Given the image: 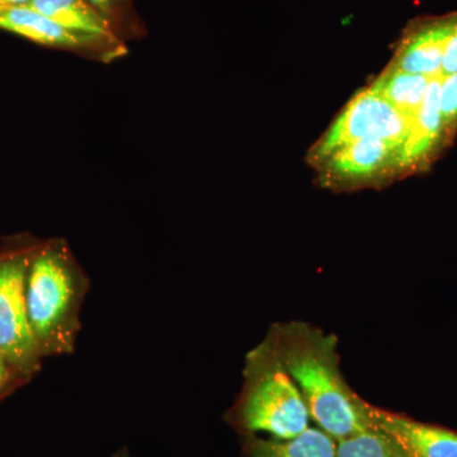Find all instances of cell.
Listing matches in <instances>:
<instances>
[{
    "label": "cell",
    "mask_w": 457,
    "mask_h": 457,
    "mask_svg": "<svg viewBox=\"0 0 457 457\" xmlns=\"http://www.w3.org/2000/svg\"><path fill=\"white\" fill-rule=\"evenodd\" d=\"M279 357L299 387L311 420L337 442L375 428L369 402L342 374L338 338L305 321L273 324Z\"/></svg>",
    "instance_id": "obj_1"
},
{
    "label": "cell",
    "mask_w": 457,
    "mask_h": 457,
    "mask_svg": "<svg viewBox=\"0 0 457 457\" xmlns=\"http://www.w3.org/2000/svg\"><path fill=\"white\" fill-rule=\"evenodd\" d=\"M90 282L62 240L36 245L26 278L27 317L41 359L73 354Z\"/></svg>",
    "instance_id": "obj_2"
},
{
    "label": "cell",
    "mask_w": 457,
    "mask_h": 457,
    "mask_svg": "<svg viewBox=\"0 0 457 457\" xmlns=\"http://www.w3.org/2000/svg\"><path fill=\"white\" fill-rule=\"evenodd\" d=\"M227 420L242 435L267 433L276 440L296 437L309 428L308 408L270 332L246 353L242 390Z\"/></svg>",
    "instance_id": "obj_3"
},
{
    "label": "cell",
    "mask_w": 457,
    "mask_h": 457,
    "mask_svg": "<svg viewBox=\"0 0 457 457\" xmlns=\"http://www.w3.org/2000/svg\"><path fill=\"white\" fill-rule=\"evenodd\" d=\"M35 245L21 243L0 252V354L29 381L42 363L26 305L27 270Z\"/></svg>",
    "instance_id": "obj_4"
},
{
    "label": "cell",
    "mask_w": 457,
    "mask_h": 457,
    "mask_svg": "<svg viewBox=\"0 0 457 457\" xmlns=\"http://www.w3.org/2000/svg\"><path fill=\"white\" fill-rule=\"evenodd\" d=\"M411 121L370 89L359 93L315 146L314 156L323 162L339 147L362 139H381L402 147Z\"/></svg>",
    "instance_id": "obj_5"
},
{
    "label": "cell",
    "mask_w": 457,
    "mask_h": 457,
    "mask_svg": "<svg viewBox=\"0 0 457 457\" xmlns=\"http://www.w3.org/2000/svg\"><path fill=\"white\" fill-rule=\"evenodd\" d=\"M456 23L457 12L417 22L400 42L390 68L429 78L441 75L447 44Z\"/></svg>",
    "instance_id": "obj_6"
},
{
    "label": "cell",
    "mask_w": 457,
    "mask_h": 457,
    "mask_svg": "<svg viewBox=\"0 0 457 457\" xmlns=\"http://www.w3.org/2000/svg\"><path fill=\"white\" fill-rule=\"evenodd\" d=\"M368 409L372 425L398 442L409 457H457V432L370 403Z\"/></svg>",
    "instance_id": "obj_7"
},
{
    "label": "cell",
    "mask_w": 457,
    "mask_h": 457,
    "mask_svg": "<svg viewBox=\"0 0 457 457\" xmlns=\"http://www.w3.org/2000/svg\"><path fill=\"white\" fill-rule=\"evenodd\" d=\"M399 150L389 141L362 139L339 147L323 162L336 182H369L386 170H398Z\"/></svg>",
    "instance_id": "obj_8"
},
{
    "label": "cell",
    "mask_w": 457,
    "mask_h": 457,
    "mask_svg": "<svg viewBox=\"0 0 457 457\" xmlns=\"http://www.w3.org/2000/svg\"><path fill=\"white\" fill-rule=\"evenodd\" d=\"M29 5L69 32L97 42L108 53L123 50L116 27L87 0H31Z\"/></svg>",
    "instance_id": "obj_9"
},
{
    "label": "cell",
    "mask_w": 457,
    "mask_h": 457,
    "mask_svg": "<svg viewBox=\"0 0 457 457\" xmlns=\"http://www.w3.org/2000/svg\"><path fill=\"white\" fill-rule=\"evenodd\" d=\"M444 75L433 77L425 101L409 128L408 137L398 155V170H413L427 163L447 139L442 121L440 88Z\"/></svg>",
    "instance_id": "obj_10"
},
{
    "label": "cell",
    "mask_w": 457,
    "mask_h": 457,
    "mask_svg": "<svg viewBox=\"0 0 457 457\" xmlns=\"http://www.w3.org/2000/svg\"><path fill=\"white\" fill-rule=\"evenodd\" d=\"M0 29L53 49L108 53L97 42L69 32L29 4L0 8Z\"/></svg>",
    "instance_id": "obj_11"
},
{
    "label": "cell",
    "mask_w": 457,
    "mask_h": 457,
    "mask_svg": "<svg viewBox=\"0 0 457 457\" xmlns=\"http://www.w3.org/2000/svg\"><path fill=\"white\" fill-rule=\"evenodd\" d=\"M243 457H338L337 441L320 428H311L288 440L245 436Z\"/></svg>",
    "instance_id": "obj_12"
},
{
    "label": "cell",
    "mask_w": 457,
    "mask_h": 457,
    "mask_svg": "<svg viewBox=\"0 0 457 457\" xmlns=\"http://www.w3.org/2000/svg\"><path fill=\"white\" fill-rule=\"evenodd\" d=\"M432 78L389 68L370 87V90L386 101L400 114L413 121L425 101Z\"/></svg>",
    "instance_id": "obj_13"
},
{
    "label": "cell",
    "mask_w": 457,
    "mask_h": 457,
    "mask_svg": "<svg viewBox=\"0 0 457 457\" xmlns=\"http://www.w3.org/2000/svg\"><path fill=\"white\" fill-rule=\"evenodd\" d=\"M337 455L338 457H409L398 442L376 427L337 442Z\"/></svg>",
    "instance_id": "obj_14"
},
{
    "label": "cell",
    "mask_w": 457,
    "mask_h": 457,
    "mask_svg": "<svg viewBox=\"0 0 457 457\" xmlns=\"http://www.w3.org/2000/svg\"><path fill=\"white\" fill-rule=\"evenodd\" d=\"M440 107L445 130L449 137L457 128V71L442 78Z\"/></svg>",
    "instance_id": "obj_15"
},
{
    "label": "cell",
    "mask_w": 457,
    "mask_h": 457,
    "mask_svg": "<svg viewBox=\"0 0 457 457\" xmlns=\"http://www.w3.org/2000/svg\"><path fill=\"white\" fill-rule=\"evenodd\" d=\"M87 2L104 13L113 23L119 33L130 18V0H87Z\"/></svg>",
    "instance_id": "obj_16"
},
{
    "label": "cell",
    "mask_w": 457,
    "mask_h": 457,
    "mask_svg": "<svg viewBox=\"0 0 457 457\" xmlns=\"http://www.w3.org/2000/svg\"><path fill=\"white\" fill-rule=\"evenodd\" d=\"M29 380L0 354V402Z\"/></svg>",
    "instance_id": "obj_17"
},
{
    "label": "cell",
    "mask_w": 457,
    "mask_h": 457,
    "mask_svg": "<svg viewBox=\"0 0 457 457\" xmlns=\"http://www.w3.org/2000/svg\"><path fill=\"white\" fill-rule=\"evenodd\" d=\"M457 71V23L453 35H451L449 44H447L446 54H445L444 62H442L441 74L449 75Z\"/></svg>",
    "instance_id": "obj_18"
},
{
    "label": "cell",
    "mask_w": 457,
    "mask_h": 457,
    "mask_svg": "<svg viewBox=\"0 0 457 457\" xmlns=\"http://www.w3.org/2000/svg\"><path fill=\"white\" fill-rule=\"evenodd\" d=\"M31 0H0V8L3 7H16V5L29 4Z\"/></svg>",
    "instance_id": "obj_19"
},
{
    "label": "cell",
    "mask_w": 457,
    "mask_h": 457,
    "mask_svg": "<svg viewBox=\"0 0 457 457\" xmlns=\"http://www.w3.org/2000/svg\"><path fill=\"white\" fill-rule=\"evenodd\" d=\"M114 457H131L130 453H129V451L126 449L120 450L119 453L114 455Z\"/></svg>",
    "instance_id": "obj_20"
}]
</instances>
